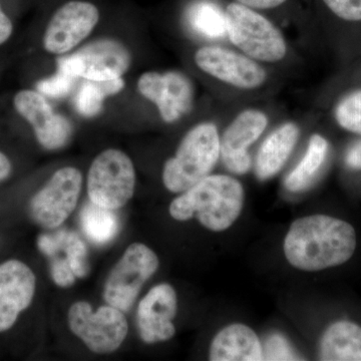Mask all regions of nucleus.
<instances>
[{
    "instance_id": "f257e3e1",
    "label": "nucleus",
    "mask_w": 361,
    "mask_h": 361,
    "mask_svg": "<svg viewBox=\"0 0 361 361\" xmlns=\"http://www.w3.org/2000/svg\"><path fill=\"white\" fill-rule=\"evenodd\" d=\"M287 261L299 270L322 271L344 264L356 249L355 228L346 221L312 215L292 223L284 240Z\"/></svg>"
},
{
    "instance_id": "f03ea898",
    "label": "nucleus",
    "mask_w": 361,
    "mask_h": 361,
    "mask_svg": "<svg viewBox=\"0 0 361 361\" xmlns=\"http://www.w3.org/2000/svg\"><path fill=\"white\" fill-rule=\"evenodd\" d=\"M244 204V190L230 176L209 175L183 192L171 203L173 219L188 221L196 217L208 230L222 232L238 219Z\"/></svg>"
},
{
    "instance_id": "7ed1b4c3",
    "label": "nucleus",
    "mask_w": 361,
    "mask_h": 361,
    "mask_svg": "<svg viewBox=\"0 0 361 361\" xmlns=\"http://www.w3.org/2000/svg\"><path fill=\"white\" fill-rule=\"evenodd\" d=\"M220 158V135L212 123H199L183 137L166 161L163 182L172 193H183L212 172Z\"/></svg>"
},
{
    "instance_id": "20e7f679",
    "label": "nucleus",
    "mask_w": 361,
    "mask_h": 361,
    "mask_svg": "<svg viewBox=\"0 0 361 361\" xmlns=\"http://www.w3.org/2000/svg\"><path fill=\"white\" fill-rule=\"evenodd\" d=\"M227 37L249 58L264 63H277L287 54L283 35L269 20L241 4L226 8Z\"/></svg>"
},
{
    "instance_id": "39448f33",
    "label": "nucleus",
    "mask_w": 361,
    "mask_h": 361,
    "mask_svg": "<svg viewBox=\"0 0 361 361\" xmlns=\"http://www.w3.org/2000/svg\"><path fill=\"white\" fill-rule=\"evenodd\" d=\"M134 164L127 154L108 149L94 158L87 175L90 201L103 208L118 210L135 193Z\"/></svg>"
},
{
    "instance_id": "423d86ee",
    "label": "nucleus",
    "mask_w": 361,
    "mask_h": 361,
    "mask_svg": "<svg viewBox=\"0 0 361 361\" xmlns=\"http://www.w3.org/2000/svg\"><path fill=\"white\" fill-rule=\"evenodd\" d=\"M68 322L71 332L97 355L120 348L129 331L123 311L109 304L94 312L90 303L78 301L68 310Z\"/></svg>"
},
{
    "instance_id": "0eeeda50",
    "label": "nucleus",
    "mask_w": 361,
    "mask_h": 361,
    "mask_svg": "<svg viewBox=\"0 0 361 361\" xmlns=\"http://www.w3.org/2000/svg\"><path fill=\"white\" fill-rule=\"evenodd\" d=\"M159 265L158 256L145 244L134 243L128 247L104 284L106 302L127 312L139 296L142 285L155 274Z\"/></svg>"
},
{
    "instance_id": "6e6552de",
    "label": "nucleus",
    "mask_w": 361,
    "mask_h": 361,
    "mask_svg": "<svg viewBox=\"0 0 361 361\" xmlns=\"http://www.w3.org/2000/svg\"><path fill=\"white\" fill-rule=\"evenodd\" d=\"M130 54L122 42L103 39L58 59V70L73 78L106 82L123 78L129 71Z\"/></svg>"
},
{
    "instance_id": "1a4fd4ad",
    "label": "nucleus",
    "mask_w": 361,
    "mask_h": 361,
    "mask_svg": "<svg viewBox=\"0 0 361 361\" xmlns=\"http://www.w3.org/2000/svg\"><path fill=\"white\" fill-rule=\"evenodd\" d=\"M82 185V173L77 168L59 169L30 201L33 220L47 229L63 224L77 208Z\"/></svg>"
},
{
    "instance_id": "9d476101",
    "label": "nucleus",
    "mask_w": 361,
    "mask_h": 361,
    "mask_svg": "<svg viewBox=\"0 0 361 361\" xmlns=\"http://www.w3.org/2000/svg\"><path fill=\"white\" fill-rule=\"evenodd\" d=\"M99 20V9L90 2H68L58 9L47 25L44 35L45 51L51 54L73 51L89 37Z\"/></svg>"
},
{
    "instance_id": "9b49d317",
    "label": "nucleus",
    "mask_w": 361,
    "mask_h": 361,
    "mask_svg": "<svg viewBox=\"0 0 361 361\" xmlns=\"http://www.w3.org/2000/svg\"><path fill=\"white\" fill-rule=\"evenodd\" d=\"M194 59L204 73L238 89H257L267 78L264 68L255 59L223 47H201Z\"/></svg>"
},
{
    "instance_id": "f8f14e48",
    "label": "nucleus",
    "mask_w": 361,
    "mask_h": 361,
    "mask_svg": "<svg viewBox=\"0 0 361 361\" xmlns=\"http://www.w3.org/2000/svg\"><path fill=\"white\" fill-rule=\"evenodd\" d=\"M137 90L152 102L166 123H175L187 115L193 106V87L186 75L178 71L142 73Z\"/></svg>"
},
{
    "instance_id": "ddd939ff",
    "label": "nucleus",
    "mask_w": 361,
    "mask_h": 361,
    "mask_svg": "<svg viewBox=\"0 0 361 361\" xmlns=\"http://www.w3.org/2000/svg\"><path fill=\"white\" fill-rule=\"evenodd\" d=\"M18 115L30 123L39 144L47 149L63 148L70 141L73 128L68 118L54 113L37 90H20L13 97Z\"/></svg>"
},
{
    "instance_id": "4468645a",
    "label": "nucleus",
    "mask_w": 361,
    "mask_h": 361,
    "mask_svg": "<svg viewBox=\"0 0 361 361\" xmlns=\"http://www.w3.org/2000/svg\"><path fill=\"white\" fill-rule=\"evenodd\" d=\"M177 310V294L170 284L153 287L137 307V329L142 341L148 344L170 341L175 336L173 320Z\"/></svg>"
},
{
    "instance_id": "2eb2a0df",
    "label": "nucleus",
    "mask_w": 361,
    "mask_h": 361,
    "mask_svg": "<svg viewBox=\"0 0 361 361\" xmlns=\"http://www.w3.org/2000/svg\"><path fill=\"white\" fill-rule=\"evenodd\" d=\"M268 125L264 113L246 110L236 116L220 137V157L230 172L243 175L251 167L248 148L257 141Z\"/></svg>"
},
{
    "instance_id": "dca6fc26",
    "label": "nucleus",
    "mask_w": 361,
    "mask_h": 361,
    "mask_svg": "<svg viewBox=\"0 0 361 361\" xmlns=\"http://www.w3.org/2000/svg\"><path fill=\"white\" fill-rule=\"evenodd\" d=\"M35 288L37 278L25 263L13 259L0 265V332L16 324L32 304Z\"/></svg>"
},
{
    "instance_id": "f3484780",
    "label": "nucleus",
    "mask_w": 361,
    "mask_h": 361,
    "mask_svg": "<svg viewBox=\"0 0 361 361\" xmlns=\"http://www.w3.org/2000/svg\"><path fill=\"white\" fill-rule=\"evenodd\" d=\"M209 357L212 361L263 360V346L250 327L236 323L216 334Z\"/></svg>"
},
{
    "instance_id": "a211bd4d",
    "label": "nucleus",
    "mask_w": 361,
    "mask_h": 361,
    "mask_svg": "<svg viewBox=\"0 0 361 361\" xmlns=\"http://www.w3.org/2000/svg\"><path fill=\"white\" fill-rule=\"evenodd\" d=\"M298 137L299 128L294 123H284L268 135L256 157L255 174L259 180L270 179L283 168Z\"/></svg>"
},
{
    "instance_id": "6ab92c4d",
    "label": "nucleus",
    "mask_w": 361,
    "mask_h": 361,
    "mask_svg": "<svg viewBox=\"0 0 361 361\" xmlns=\"http://www.w3.org/2000/svg\"><path fill=\"white\" fill-rule=\"evenodd\" d=\"M319 358L325 361H361V326L348 320L330 325L320 341Z\"/></svg>"
},
{
    "instance_id": "aec40b11",
    "label": "nucleus",
    "mask_w": 361,
    "mask_h": 361,
    "mask_svg": "<svg viewBox=\"0 0 361 361\" xmlns=\"http://www.w3.org/2000/svg\"><path fill=\"white\" fill-rule=\"evenodd\" d=\"M329 151V144L322 135L310 137L307 149L302 160L292 170L285 179V187L291 192H301L307 189L319 174Z\"/></svg>"
},
{
    "instance_id": "412c9836",
    "label": "nucleus",
    "mask_w": 361,
    "mask_h": 361,
    "mask_svg": "<svg viewBox=\"0 0 361 361\" xmlns=\"http://www.w3.org/2000/svg\"><path fill=\"white\" fill-rule=\"evenodd\" d=\"M187 20L192 30L207 39L227 37L226 13L216 2L199 0L188 9Z\"/></svg>"
},
{
    "instance_id": "4be33fe9",
    "label": "nucleus",
    "mask_w": 361,
    "mask_h": 361,
    "mask_svg": "<svg viewBox=\"0 0 361 361\" xmlns=\"http://www.w3.org/2000/svg\"><path fill=\"white\" fill-rule=\"evenodd\" d=\"M80 224L87 238L97 245L109 243L118 231V219L114 210L92 202L82 208Z\"/></svg>"
},
{
    "instance_id": "5701e85b",
    "label": "nucleus",
    "mask_w": 361,
    "mask_h": 361,
    "mask_svg": "<svg viewBox=\"0 0 361 361\" xmlns=\"http://www.w3.org/2000/svg\"><path fill=\"white\" fill-rule=\"evenodd\" d=\"M125 87L123 78L106 82H94L85 80L75 96V108L80 115L92 118L103 110L106 97L118 94Z\"/></svg>"
},
{
    "instance_id": "b1692460",
    "label": "nucleus",
    "mask_w": 361,
    "mask_h": 361,
    "mask_svg": "<svg viewBox=\"0 0 361 361\" xmlns=\"http://www.w3.org/2000/svg\"><path fill=\"white\" fill-rule=\"evenodd\" d=\"M334 118L341 129L361 135V89L353 90L339 99L334 108Z\"/></svg>"
},
{
    "instance_id": "393cba45",
    "label": "nucleus",
    "mask_w": 361,
    "mask_h": 361,
    "mask_svg": "<svg viewBox=\"0 0 361 361\" xmlns=\"http://www.w3.org/2000/svg\"><path fill=\"white\" fill-rule=\"evenodd\" d=\"M66 259L70 263L71 270L77 278H84L89 272L87 249L85 242L75 232H68L66 235L65 246Z\"/></svg>"
},
{
    "instance_id": "a878e982",
    "label": "nucleus",
    "mask_w": 361,
    "mask_h": 361,
    "mask_svg": "<svg viewBox=\"0 0 361 361\" xmlns=\"http://www.w3.org/2000/svg\"><path fill=\"white\" fill-rule=\"evenodd\" d=\"M75 78L68 75L65 71L58 70L51 77L39 80L37 85V92L44 97L61 99L70 94L75 85Z\"/></svg>"
},
{
    "instance_id": "bb28decb",
    "label": "nucleus",
    "mask_w": 361,
    "mask_h": 361,
    "mask_svg": "<svg viewBox=\"0 0 361 361\" xmlns=\"http://www.w3.org/2000/svg\"><path fill=\"white\" fill-rule=\"evenodd\" d=\"M336 18L348 23H361V0H322Z\"/></svg>"
},
{
    "instance_id": "cd10ccee",
    "label": "nucleus",
    "mask_w": 361,
    "mask_h": 361,
    "mask_svg": "<svg viewBox=\"0 0 361 361\" xmlns=\"http://www.w3.org/2000/svg\"><path fill=\"white\" fill-rule=\"evenodd\" d=\"M297 355L288 341L280 334H273L263 348V360H296Z\"/></svg>"
},
{
    "instance_id": "c85d7f7f",
    "label": "nucleus",
    "mask_w": 361,
    "mask_h": 361,
    "mask_svg": "<svg viewBox=\"0 0 361 361\" xmlns=\"http://www.w3.org/2000/svg\"><path fill=\"white\" fill-rule=\"evenodd\" d=\"M51 274L54 283L59 287H70L77 279L68 260L56 257V256L51 257Z\"/></svg>"
},
{
    "instance_id": "c756f323",
    "label": "nucleus",
    "mask_w": 361,
    "mask_h": 361,
    "mask_svg": "<svg viewBox=\"0 0 361 361\" xmlns=\"http://www.w3.org/2000/svg\"><path fill=\"white\" fill-rule=\"evenodd\" d=\"M66 235H68L66 230H59L54 234L40 235L39 240H37V246H39V251L47 255V257H54L59 252L63 251Z\"/></svg>"
},
{
    "instance_id": "7c9ffc66",
    "label": "nucleus",
    "mask_w": 361,
    "mask_h": 361,
    "mask_svg": "<svg viewBox=\"0 0 361 361\" xmlns=\"http://www.w3.org/2000/svg\"><path fill=\"white\" fill-rule=\"evenodd\" d=\"M345 164L349 169L361 170V140L353 142L345 153Z\"/></svg>"
},
{
    "instance_id": "2f4dec72",
    "label": "nucleus",
    "mask_w": 361,
    "mask_h": 361,
    "mask_svg": "<svg viewBox=\"0 0 361 361\" xmlns=\"http://www.w3.org/2000/svg\"><path fill=\"white\" fill-rule=\"evenodd\" d=\"M235 1L252 9H270L282 6L286 0H235Z\"/></svg>"
},
{
    "instance_id": "473e14b6",
    "label": "nucleus",
    "mask_w": 361,
    "mask_h": 361,
    "mask_svg": "<svg viewBox=\"0 0 361 361\" xmlns=\"http://www.w3.org/2000/svg\"><path fill=\"white\" fill-rule=\"evenodd\" d=\"M13 32V23L0 6V45L6 44L7 40L11 39Z\"/></svg>"
},
{
    "instance_id": "72a5a7b5",
    "label": "nucleus",
    "mask_w": 361,
    "mask_h": 361,
    "mask_svg": "<svg viewBox=\"0 0 361 361\" xmlns=\"http://www.w3.org/2000/svg\"><path fill=\"white\" fill-rule=\"evenodd\" d=\"M11 170H13V165L11 160L6 154L0 151V182L9 177Z\"/></svg>"
}]
</instances>
